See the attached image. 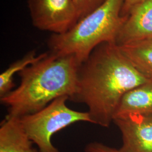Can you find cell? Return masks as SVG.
<instances>
[{
	"label": "cell",
	"instance_id": "8992f818",
	"mask_svg": "<svg viewBox=\"0 0 152 152\" xmlns=\"http://www.w3.org/2000/svg\"><path fill=\"white\" fill-rule=\"evenodd\" d=\"M122 134L121 152H152V114L114 118Z\"/></svg>",
	"mask_w": 152,
	"mask_h": 152
},
{
	"label": "cell",
	"instance_id": "8fae6325",
	"mask_svg": "<svg viewBox=\"0 0 152 152\" xmlns=\"http://www.w3.org/2000/svg\"><path fill=\"white\" fill-rule=\"evenodd\" d=\"M48 53H43L36 55L34 51H31L21 59L17 60L10 65L7 69L0 75V96H4L11 92L14 87L13 77L16 73L24 69L29 65L44 58Z\"/></svg>",
	"mask_w": 152,
	"mask_h": 152
},
{
	"label": "cell",
	"instance_id": "ba28073f",
	"mask_svg": "<svg viewBox=\"0 0 152 152\" xmlns=\"http://www.w3.org/2000/svg\"><path fill=\"white\" fill-rule=\"evenodd\" d=\"M20 118L7 115L0 126V152H38Z\"/></svg>",
	"mask_w": 152,
	"mask_h": 152
},
{
	"label": "cell",
	"instance_id": "5b68a950",
	"mask_svg": "<svg viewBox=\"0 0 152 152\" xmlns=\"http://www.w3.org/2000/svg\"><path fill=\"white\" fill-rule=\"evenodd\" d=\"M33 25L38 29L63 34L78 22L73 0H28Z\"/></svg>",
	"mask_w": 152,
	"mask_h": 152
},
{
	"label": "cell",
	"instance_id": "30bf717a",
	"mask_svg": "<svg viewBox=\"0 0 152 152\" xmlns=\"http://www.w3.org/2000/svg\"><path fill=\"white\" fill-rule=\"evenodd\" d=\"M119 47L136 69L152 80V38Z\"/></svg>",
	"mask_w": 152,
	"mask_h": 152
},
{
	"label": "cell",
	"instance_id": "5bb4252c",
	"mask_svg": "<svg viewBox=\"0 0 152 152\" xmlns=\"http://www.w3.org/2000/svg\"><path fill=\"white\" fill-rule=\"evenodd\" d=\"M144 0H125L124 5L121 10V16H127L131 10L137 4H140Z\"/></svg>",
	"mask_w": 152,
	"mask_h": 152
},
{
	"label": "cell",
	"instance_id": "4fadbf2b",
	"mask_svg": "<svg viewBox=\"0 0 152 152\" xmlns=\"http://www.w3.org/2000/svg\"><path fill=\"white\" fill-rule=\"evenodd\" d=\"M85 151L86 152H121L120 149L109 147L99 142H92L87 144Z\"/></svg>",
	"mask_w": 152,
	"mask_h": 152
},
{
	"label": "cell",
	"instance_id": "7c38bea8",
	"mask_svg": "<svg viewBox=\"0 0 152 152\" xmlns=\"http://www.w3.org/2000/svg\"><path fill=\"white\" fill-rule=\"evenodd\" d=\"M78 22L103 5L107 0H73Z\"/></svg>",
	"mask_w": 152,
	"mask_h": 152
},
{
	"label": "cell",
	"instance_id": "9c48e42d",
	"mask_svg": "<svg viewBox=\"0 0 152 152\" xmlns=\"http://www.w3.org/2000/svg\"><path fill=\"white\" fill-rule=\"evenodd\" d=\"M148 114H152V80H151L125 94L120 101L114 119L129 115Z\"/></svg>",
	"mask_w": 152,
	"mask_h": 152
},
{
	"label": "cell",
	"instance_id": "3957f363",
	"mask_svg": "<svg viewBox=\"0 0 152 152\" xmlns=\"http://www.w3.org/2000/svg\"><path fill=\"white\" fill-rule=\"evenodd\" d=\"M125 0H107L68 31L53 34L48 41L50 53L73 55L82 64L92 51L105 42H114L127 16H121Z\"/></svg>",
	"mask_w": 152,
	"mask_h": 152
},
{
	"label": "cell",
	"instance_id": "52a82bcc",
	"mask_svg": "<svg viewBox=\"0 0 152 152\" xmlns=\"http://www.w3.org/2000/svg\"><path fill=\"white\" fill-rule=\"evenodd\" d=\"M152 38V0H144L127 15L115 44L118 46Z\"/></svg>",
	"mask_w": 152,
	"mask_h": 152
},
{
	"label": "cell",
	"instance_id": "7a4b0ae2",
	"mask_svg": "<svg viewBox=\"0 0 152 152\" xmlns=\"http://www.w3.org/2000/svg\"><path fill=\"white\" fill-rule=\"evenodd\" d=\"M81 65L73 55L50 53L19 72V86L1 98L8 108L7 115L20 118L34 113L63 96L72 100L77 90Z\"/></svg>",
	"mask_w": 152,
	"mask_h": 152
},
{
	"label": "cell",
	"instance_id": "277c9868",
	"mask_svg": "<svg viewBox=\"0 0 152 152\" xmlns=\"http://www.w3.org/2000/svg\"><path fill=\"white\" fill-rule=\"evenodd\" d=\"M69 98L61 96L38 112L20 117L24 129L38 148V152H60L51 142L55 133L78 122L92 123L89 113L74 110L66 102Z\"/></svg>",
	"mask_w": 152,
	"mask_h": 152
},
{
	"label": "cell",
	"instance_id": "6da1fadb",
	"mask_svg": "<svg viewBox=\"0 0 152 152\" xmlns=\"http://www.w3.org/2000/svg\"><path fill=\"white\" fill-rule=\"evenodd\" d=\"M148 80L117 44L105 42L80 66L77 90L72 100L87 105L92 124L108 127L125 94Z\"/></svg>",
	"mask_w": 152,
	"mask_h": 152
}]
</instances>
